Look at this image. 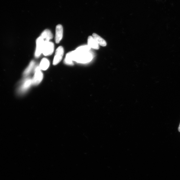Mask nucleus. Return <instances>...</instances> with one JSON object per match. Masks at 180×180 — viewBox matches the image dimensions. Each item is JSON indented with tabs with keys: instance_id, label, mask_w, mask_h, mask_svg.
<instances>
[{
	"instance_id": "f257e3e1",
	"label": "nucleus",
	"mask_w": 180,
	"mask_h": 180,
	"mask_svg": "<svg viewBox=\"0 0 180 180\" xmlns=\"http://www.w3.org/2000/svg\"><path fill=\"white\" fill-rule=\"evenodd\" d=\"M91 48L88 45L80 46L75 51L69 52L71 60L79 63H86L91 61L92 56L90 52Z\"/></svg>"
},
{
	"instance_id": "9b49d317",
	"label": "nucleus",
	"mask_w": 180,
	"mask_h": 180,
	"mask_svg": "<svg viewBox=\"0 0 180 180\" xmlns=\"http://www.w3.org/2000/svg\"><path fill=\"white\" fill-rule=\"evenodd\" d=\"M50 63L47 58H43L42 59L39 65L40 70H47L49 66Z\"/></svg>"
},
{
	"instance_id": "6e6552de",
	"label": "nucleus",
	"mask_w": 180,
	"mask_h": 180,
	"mask_svg": "<svg viewBox=\"0 0 180 180\" xmlns=\"http://www.w3.org/2000/svg\"><path fill=\"white\" fill-rule=\"evenodd\" d=\"M42 38L46 41H49L53 38V35L51 31L48 29L45 30L41 34L40 36Z\"/></svg>"
},
{
	"instance_id": "423d86ee",
	"label": "nucleus",
	"mask_w": 180,
	"mask_h": 180,
	"mask_svg": "<svg viewBox=\"0 0 180 180\" xmlns=\"http://www.w3.org/2000/svg\"><path fill=\"white\" fill-rule=\"evenodd\" d=\"M43 74L40 70L35 71V73L32 79V84L36 85L41 82L43 79Z\"/></svg>"
},
{
	"instance_id": "20e7f679",
	"label": "nucleus",
	"mask_w": 180,
	"mask_h": 180,
	"mask_svg": "<svg viewBox=\"0 0 180 180\" xmlns=\"http://www.w3.org/2000/svg\"><path fill=\"white\" fill-rule=\"evenodd\" d=\"M45 40L40 36L37 39L36 41V47L35 53V57L38 58L42 53L43 45Z\"/></svg>"
},
{
	"instance_id": "1a4fd4ad",
	"label": "nucleus",
	"mask_w": 180,
	"mask_h": 180,
	"mask_svg": "<svg viewBox=\"0 0 180 180\" xmlns=\"http://www.w3.org/2000/svg\"><path fill=\"white\" fill-rule=\"evenodd\" d=\"M88 46L91 48L95 49H99V46L98 43L93 38L92 36H89L88 39Z\"/></svg>"
},
{
	"instance_id": "0eeeda50",
	"label": "nucleus",
	"mask_w": 180,
	"mask_h": 180,
	"mask_svg": "<svg viewBox=\"0 0 180 180\" xmlns=\"http://www.w3.org/2000/svg\"><path fill=\"white\" fill-rule=\"evenodd\" d=\"M63 28L61 24H58L56 27L55 41L57 43H59L63 37Z\"/></svg>"
},
{
	"instance_id": "9d476101",
	"label": "nucleus",
	"mask_w": 180,
	"mask_h": 180,
	"mask_svg": "<svg viewBox=\"0 0 180 180\" xmlns=\"http://www.w3.org/2000/svg\"><path fill=\"white\" fill-rule=\"evenodd\" d=\"M92 37L98 45L102 46H105L107 45V43L106 41L97 34L95 33H93Z\"/></svg>"
},
{
	"instance_id": "39448f33",
	"label": "nucleus",
	"mask_w": 180,
	"mask_h": 180,
	"mask_svg": "<svg viewBox=\"0 0 180 180\" xmlns=\"http://www.w3.org/2000/svg\"><path fill=\"white\" fill-rule=\"evenodd\" d=\"M32 84V79L28 78L24 80L18 88V91L19 92H18L22 94L25 92L29 89Z\"/></svg>"
},
{
	"instance_id": "7ed1b4c3",
	"label": "nucleus",
	"mask_w": 180,
	"mask_h": 180,
	"mask_svg": "<svg viewBox=\"0 0 180 180\" xmlns=\"http://www.w3.org/2000/svg\"><path fill=\"white\" fill-rule=\"evenodd\" d=\"M64 49L61 46L58 47L55 51L53 64L54 66L57 65L61 61L64 54Z\"/></svg>"
},
{
	"instance_id": "f03ea898",
	"label": "nucleus",
	"mask_w": 180,
	"mask_h": 180,
	"mask_svg": "<svg viewBox=\"0 0 180 180\" xmlns=\"http://www.w3.org/2000/svg\"><path fill=\"white\" fill-rule=\"evenodd\" d=\"M54 48L53 43L49 41L45 40L43 46L42 53L46 56L50 55L53 53Z\"/></svg>"
},
{
	"instance_id": "4468645a",
	"label": "nucleus",
	"mask_w": 180,
	"mask_h": 180,
	"mask_svg": "<svg viewBox=\"0 0 180 180\" xmlns=\"http://www.w3.org/2000/svg\"><path fill=\"white\" fill-rule=\"evenodd\" d=\"M178 130L179 132H180V125H179V126L178 128Z\"/></svg>"
},
{
	"instance_id": "ddd939ff",
	"label": "nucleus",
	"mask_w": 180,
	"mask_h": 180,
	"mask_svg": "<svg viewBox=\"0 0 180 180\" xmlns=\"http://www.w3.org/2000/svg\"><path fill=\"white\" fill-rule=\"evenodd\" d=\"M64 63L65 64L68 65H70V66L73 65V61L71 60L69 53H68L66 56L64 60Z\"/></svg>"
},
{
	"instance_id": "f8f14e48",
	"label": "nucleus",
	"mask_w": 180,
	"mask_h": 180,
	"mask_svg": "<svg viewBox=\"0 0 180 180\" xmlns=\"http://www.w3.org/2000/svg\"><path fill=\"white\" fill-rule=\"evenodd\" d=\"M35 64V61H32L30 62L29 66L24 71L23 74L24 76H26L29 75L31 71H32Z\"/></svg>"
}]
</instances>
